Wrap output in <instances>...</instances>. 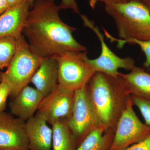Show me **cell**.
<instances>
[{
	"label": "cell",
	"instance_id": "cell-22",
	"mask_svg": "<svg viewBox=\"0 0 150 150\" xmlns=\"http://www.w3.org/2000/svg\"><path fill=\"white\" fill-rule=\"evenodd\" d=\"M125 150H150V135L144 139L130 146Z\"/></svg>",
	"mask_w": 150,
	"mask_h": 150
},
{
	"label": "cell",
	"instance_id": "cell-13",
	"mask_svg": "<svg viewBox=\"0 0 150 150\" xmlns=\"http://www.w3.org/2000/svg\"><path fill=\"white\" fill-rule=\"evenodd\" d=\"M43 98L36 88L26 86L10 103L11 112L17 118L27 121L34 116Z\"/></svg>",
	"mask_w": 150,
	"mask_h": 150
},
{
	"label": "cell",
	"instance_id": "cell-14",
	"mask_svg": "<svg viewBox=\"0 0 150 150\" xmlns=\"http://www.w3.org/2000/svg\"><path fill=\"white\" fill-rule=\"evenodd\" d=\"M30 83L46 97L58 85V64L55 57L43 58Z\"/></svg>",
	"mask_w": 150,
	"mask_h": 150
},
{
	"label": "cell",
	"instance_id": "cell-18",
	"mask_svg": "<svg viewBox=\"0 0 150 150\" xmlns=\"http://www.w3.org/2000/svg\"><path fill=\"white\" fill-rule=\"evenodd\" d=\"M16 39L6 37L0 38V71L7 68L15 54Z\"/></svg>",
	"mask_w": 150,
	"mask_h": 150
},
{
	"label": "cell",
	"instance_id": "cell-4",
	"mask_svg": "<svg viewBox=\"0 0 150 150\" xmlns=\"http://www.w3.org/2000/svg\"><path fill=\"white\" fill-rule=\"evenodd\" d=\"M43 59L31 52L22 34L16 38L15 54L5 71L0 72V82L8 85L12 98L30 83Z\"/></svg>",
	"mask_w": 150,
	"mask_h": 150
},
{
	"label": "cell",
	"instance_id": "cell-16",
	"mask_svg": "<svg viewBox=\"0 0 150 150\" xmlns=\"http://www.w3.org/2000/svg\"><path fill=\"white\" fill-rule=\"evenodd\" d=\"M53 150H76L78 146L68 120L59 119L52 125Z\"/></svg>",
	"mask_w": 150,
	"mask_h": 150
},
{
	"label": "cell",
	"instance_id": "cell-15",
	"mask_svg": "<svg viewBox=\"0 0 150 150\" xmlns=\"http://www.w3.org/2000/svg\"><path fill=\"white\" fill-rule=\"evenodd\" d=\"M131 95L150 100V74L136 66L129 74L119 72Z\"/></svg>",
	"mask_w": 150,
	"mask_h": 150
},
{
	"label": "cell",
	"instance_id": "cell-19",
	"mask_svg": "<svg viewBox=\"0 0 150 150\" xmlns=\"http://www.w3.org/2000/svg\"><path fill=\"white\" fill-rule=\"evenodd\" d=\"M104 30L105 35L111 42H117V47L119 48H123L124 45L126 43L136 44L138 45L142 51L144 53L146 56V61L144 64L145 68H149L150 67V40L146 41H142L131 39V40H124L121 39H118L113 37L110 35L107 30L103 28Z\"/></svg>",
	"mask_w": 150,
	"mask_h": 150
},
{
	"label": "cell",
	"instance_id": "cell-5",
	"mask_svg": "<svg viewBox=\"0 0 150 150\" xmlns=\"http://www.w3.org/2000/svg\"><path fill=\"white\" fill-rule=\"evenodd\" d=\"M87 52L69 51L55 56L58 64V85L74 92L86 85L96 72L88 61Z\"/></svg>",
	"mask_w": 150,
	"mask_h": 150
},
{
	"label": "cell",
	"instance_id": "cell-3",
	"mask_svg": "<svg viewBox=\"0 0 150 150\" xmlns=\"http://www.w3.org/2000/svg\"><path fill=\"white\" fill-rule=\"evenodd\" d=\"M105 9L115 21L121 39L150 40V13L137 0L105 4Z\"/></svg>",
	"mask_w": 150,
	"mask_h": 150
},
{
	"label": "cell",
	"instance_id": "cell-29",
	"mask_svg": "<svg viewBox=\"0 0 150 150\" xmlns=\"http://www.w3.org/2000/svg\"><path fill=\"white\" fill-rule=\"evenodd\" d=\"M28 1H29L30 3L31 6H32L33 3L35 2V1H38V0H28Z\"/></svg>",
	"mask_w": 150,
	"mask_h": 150
},
{
	"label": "cell",
	"instance_id": "cell-26",
	"mask_svg": "<svg viewBox=\"0 0 150 150\" xmlns=\"http://www.w3.org/2000/svg\"><path fill=\"white\" fill-rule=\"evenodd\" d=\"M28 0H7L9 7L14 6Z\"/></svg>",
	"mask_w": 150,
	"mask_h": 150
},
{
	"label": "cell",
	"instance_id": "cell-30",
	"mask_svg": "<svg viewBox=\"0 0 150 150\" xmlns=\"http://www.w3.org/2000/svg\"></svg>",
	"mask_w": 150,
	"mask_h": 150
},
{
	"label": "cell",
	"instance_id": "cell-8",
	"mask_svg": "<svg viewBox=\"0 0 150 150\" xmlns=\"http://www.w3.org/2000/svg\"><path fill=\"white\" fill-rule=\"evenodd\" d=\"M83 24L91 29L97 36L101 45V53L98 58L88 59L89 62L96 72L104 73L112 76H118L119 69L131 71L136 67L134 59L130 57L124 58L115 55L108 46L105 41L104 36L99 28L95 25L85 15L80 14Z\"/></svg>",
	"mask_w": 150,
	"mask_h": 150
},
{
	"label": "cell",
	"instance_id": "cell-27",
	"mask_svg": "<svg viewBox=\"0 0 150 150\" xmlns=\"http://www.w3.org/2000/svg\"><path fill=\"white\" fill-rule=\"evenodd\" d=\"M144 6L150 13V0H137Z\"/></svg>",
	"mask_w": 150,
	"mask_h": 150
},
{
	"label": "cell",
	"instance_id": "cell-11",
	"mask_svg": "<svg viewBox=\"0 0 150 150\" xmlns=\"http://www.w3.org/2000/svg\"><path fill=\"white\" fill-rule=\"evenodd\" d=\"M43 115L38 112L25 123L29 150H51L52 129Z\"/></svg>",
	"mask_w": 150,
	"mask_h": 150
},
{
	"label": "cell",
	"instance_id": "cell-1",
	"mask_svg": "<svg viewBox=\"0 0 150 150\" xmlns=\"http://www.w3.org/2000/svg\"><path fill=\"white\" fill-rule=\"evenodd\" d=\"M29 11L22 34L33 54L40 58L55 57L67 51L86 52L87 48L76 40L75 28L64 22L61 10L54 0H38Z\"/></svg>",
	"mask_w": 150,
	"mask_h": 150
},
{
	"label": "cell",
	"instance_id": "cell-24",
	"mask_svg": "<svg viewBox=\"0 0 150 150\" xmlns=\"http://www.w3.org/2000/svg\"><path fill=\"white\" fill-rule=\"evenodd\" d=\"M9 8L7 0H0V15Z\"/></svg>",
	"mask_w": 150,
	"mask_h": 150
},
{
	"label": "cell",
	"instance_id": "cell-9",
	"mask_svg": "<svg viewBox=\"0 0 150 150\" xmlns=\"http://www.w3.org/2000/svg\"><path fill=\"white\" fill-rule=\"evenodd\" d=\"M74 92L58 86L48 96L43 98L38 111L47 123L52 125L59 119L68 120L72 112Z\"/></svg>",
	"mask_w": 150,
	"mask_h": 150
},
{
	"label": "cell",
	"instance_id": "cell-6",
	"mask_svg": "<svg viewBox=\"0 0 150 150\" xmlns=\"http://www.w3.org/2000/svg\"><path fill=\"white\" fill-rule=\"evenodd\" d=\"M68 122L78 146L91 132L101 127L92 104L88 84L74 92L72 112Z\"/></svg>",
	"mask_w": 150,
	"mask_h": 150
},
{
	"label": "cell",
	"instance_id": "cell-20",
	"mask_svg": "<svg viewBox=\"0 0 150 150\" xmlns=\"http://www.w3.org/2000/svg\"><path fill=\"white\" fill-rule=\"evenodd\" d=\"M134 105L137 106L142 113L145 123L150 127V100L139 97L131 95Z\"/></svg>",
	"mask_w": 150,
	"mask_h": 150
},
{
	"label": "cell",
	"instance_id": "cell-12",
	"mask_svg": "<svg viewBox=\"0 0 150 150\" xmlns=\"http://www.w3.org/2000/svg\"><path fill=\"white\" fill-rule=\"evenodd\" d=\"M31 7L27 1L9 7L0 15V38L10 37L17 38L22 31Z\"/></svg>",
	"mask_w": 150,
	"mask_h": 150
},
{
	"label": "cell",
	"instance_id": "cell-23",
	"mask_svg": "<svg viewBox=\"0 0 150 150\" xmlns=\"http://www.w3.org/2000/svg\"><path fill=\"white\" fill-rule=\"evenodd\" d=\"M59 6L61 9H70L75 13L80 14L76 0H62V3L59 5Z\"/></svg>",
	"mask_w": 150,
	"mask_h": 150
},
{
	"label": "cell",
	"instance_id": "cell-25",
	"mask_svg": "<svg viewBox=\"0 0 150 150\" xmlns=\"http://www.w3.org/2000/svg\"><path fill=\"white\" fill-rule=\"evenodd\" d=\"M130 0H100L105 4H123L128 2Z\"/></svg>",
	"mask_w": 150,
	"mask_h": 150
},
{
	"label": "cell",
	"instance_id": "cell-28",
	"mask_svg": "<svg viewBox=\"0 0 150 150\" xmlns=\"http://www.w3.org/2000/svg\"><path fill=\"white\" fill-rule=\"evenodd\" d=\"M89 5L93 9H94L97 3H98V1H100V0H89Z\"/></svg>",
	"mask_w": 150,
	"mask_h": 150
},
{
	"label": "cell",
	"instance_id": "cell-21",
	"mask_svg": "<svg viewBox=\"0 0 150 150\" xmlns=\"http://www.w3.org/2000/svg\"><path fill=\"white\" fill-rule=\"evenodd\" d=\"M10 94L8 85L5 82H0V112H3L5 109L7 99Z\"/></svg>",
	"mask_w": 150,
	"mask_h": 150
},
{
	"label": "cell",
	"instance_id": "cell-10",
	"mask_svg": "<svg viewBox=\"0 0 150 150\" xmlns=\"http://www.w3.org/2000/svg\"><path fill=\"white\" fill-rule=\"evenodd\" d=\"M25 121L0 112V150H29Z\"/></svg>",
	"mask_w": 150,
	"mask_h": 150
},
{
	"label": "cell",
	"instance_id": "cell-17",
	"mask_svg": "<svg viewBox=\"0 0 150 150\" xmlns=\"http://www.w3.org/2000/svg\"><path fill=\"white\" fill-rule=\"evenodd\" d=\"M114 134L105 132L101 126L88 134L76 150H109Z\"/></svg>",
	"mask_w": 150,
	"mask_h": 150
},
{
	"label": "cell",
	"instance_id": "cell-2",
	"mask_svg": "<svg viewBox=\"0 0 150 150\" xmlns=\"http://www.w3.org/2000/svg\"><path fill=\"white\" fill-rule=\"evenodd\" d=\"M92 104L105 132H115L131 96L125 81L96 72L88 83Z\"/></svg>",
	"mask_w": 150,
	"mask_h": 150
},
{
	"label": "cell",
	"instance_id": "cell-7",
	"mask_svg": "<svg viewBox=\"0 0 150 150\" xmlns=\"http://www.w3.org/2000/svg\"><path fill=\"white\" fill-rule=\"evenodd\" d=\"M133 106L131 95L117 123L109 150H125L150 135V127L140 121Z\"/></svg>",
	"mask_w": 150,
	"mask_h": 150
}]
</instances>
